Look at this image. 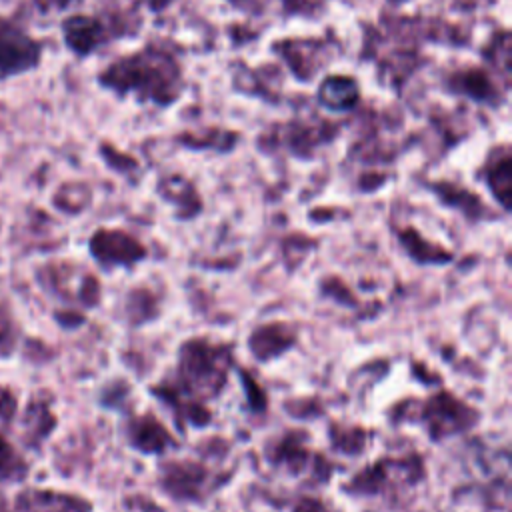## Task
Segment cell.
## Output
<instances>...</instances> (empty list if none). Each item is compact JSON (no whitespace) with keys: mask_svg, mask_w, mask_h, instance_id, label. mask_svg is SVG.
Masks as SVG:
<instances>
[{"mask_svg":"<svg viewBox=\"0 0 512 512\" xmlns=\"http://www.w3.org/2000/svg\"><path fill=\"white\" fill-rule=\"evenodd\" d=\"M100 82L118 94L136 92L146 100L168 106L180 94L182 70L172 52L150 44L112 62L100 74Z\"/></svg>","mask_w":512,"mask_h":512,"instance_id":"1","label":"cell"},{"mask_svg":"<svg viewBox=\"0 0 512 512\" xmlns=\"http://www.w3.org/2000/svg\"><path fill=\"white\" fill-rule=\"evenodd\" d=\"M228 346L212 344L208 340H188L180 348L178 380L196 398H214L226 384L230 368Z\"/></svg>","mask_w":512,"mask_h":512,"instance_id":"2","label":"cell"},{"mask_svg":"<svg viewBox=\"0 0 512 512\" xmlns=\"http://www.w3.org/2000/svg\"><path fill=\"white\" fill-rule=\"evenodd\" d=\"M476 418L478 414L450 392H438L422 406V420L426 422L428 434L434 440L468 430L474 426Z\"/></svg>","mask_w":512,"mask_h":512,"instance_id":"3","label":"cell"},{"mask_svg":"<svg viewBox=\"0 0 512 512\" xmlns=\"http://www.w3.org/2000/svg\"><path fill=\"white\" fill-rule=\"evenodd\" d=\"M210 484V470L194 460H174L162 466V486L176 500H200Z\"/></svg>","mask_w":512,"mask_h":512,"instance_id":"4","label":"cell"},{"mask_svg":"<svg viewBox=\"0 0 512 512\" xmlns=\"http://www.w3.org/2000/svg\"><path fill=\"white\" fill-rule=\"evenodd\" d=\"M90 252L102 266H128L146 256L144 246L122 230H98L90 238Z\"/></svg>","mask_w":512,"mask_h":512,"instance_id":"5","label":"cell"},{"mask_svg":"<svg viewBox=\"0 0 512 512\" xmlns=\"http://www.w3.org/2000/svg\"><path fill=\"white\" fill-rule=\"evenodd\" d=\"M16 508L18 512H90V504L82 498L36 488L20 492Z\"/></svg>","mask_w":512,"mask_h":512,"instance_id":"6","label":"cell"},{"mask_svg":"<svg viewBox=\"0 0 512 512\" xmlns=\"http://www.w3.org/2000/svg\"><path fill=\"white\" fill-rule=\"evenodd\" d=\"M64 36L74 52L88 54L110 38V30L94 16L76 14L64 22Z\"/></svg>","mask_w":512,"mask_h":512,"instance_id":"7","label":"cell"},{"mask_svg":"<svg viewBox=\"0 0 512 512\" xmlns=\"http://www.w3.org/2000/svg\"><path fill=\"white\" fill-rule=\"evenodd\" d=\"M276 52H280L284 60L290 64L292 72L306 82L316 74L318 68L324 66V58H318V54L322 56L324 52L318 40H284L278 44Z\"/></svg>","mask_w":512,"mask_h":512,"instance_id":"8","label":"cell"},{"mask_svg":"<svg viewBox=\"0 0 512 512\" xmlns=\"http://www.w3.org/2000/svg\"><path fill=\"white\" fill-rule=\"evenodd\" d=\"M128 440L136 450L146 452V454H152V452L162 454L174 444L170 434L166 432V428L152 414L136 416L130 420Z\"/></svg>","mask_w":512,"mask_h":512,"instance_id":"9","label":"cell"},{"mask_svg":"<svg viewBox=\"0 0 512 512\" xmlns=\"http://www.w3.org/2000/svg\"><path fill=\"white\" fill-rule=\"evenodd\" d=\"M484 180L504 210L510 208L512 194V158L508 146L490 152L484 164Z\"/></svg>","mask_w":512,"mask_h":512,"instance_id":"10","label":"cell"},{"mask_svg":"<svg viewBox=\"0 0 512 512\" xmlns=\"http://www.w3.org/2000/svg\"><path fill=\"white\" fill-rule=\"evenodd\" d=\"M448 86L456 94H464L476 102L496 104L498 86L484 68H464L450 76Z\"/></svg>","mask_w":512,"mask_h":512,"instance_id":"11","label":"cell"},{"mask_svg":"<svg viewBox=\"0 0 512 512\" xmlns=\"http://www.w3.org/2000/svg\"><path fill=\"white\" fill-rule=\"evenodd\" d=\"M294 342V332L286 324H266L252 332L248 346L250 352L260 360L266 362L268 358L280 356L286 348H290Z\"/></svg>","mask_w":512,"mask_h":512,"instance_id":"12","label":"cell"},{"mask_svg":"<svg viewBox=\"0 0 512 512\" xmlns=\"http://www.w3.org/2000/svg\"><path fill=\"white\" fill-rule=\"evenodd\" d=\"M38 60V46L22 36L0 34V78L20 72Z\"/></svg>","mask_w":512,"mask_h":512,"instance_id":"13","label":"cell"},{"mask_svg":"<svg viewBox=\"0 0 512 512\" xmlns=\"http://www.w3.org/2000/svg\"><path fill=\"white\" fill-rule=\"evenodd\" d=\"M360 98L358 82L350 76H328L318 88V100L324 108L346 112L356 106Z\"/></svg>","mask_w":512,"mask_h":512,"instance_id":"14","label":"cell"},{"mask_svg":"<svg viewBox=\"0 0 512 512\" xmlns=\"http://www.w3.org/2000/svg\"><path fill=\"white\" fill-rule=\"evenodd\" d=\"M26 474L24 462L14 448L0 436V482H16Z\"/></svg>","mask_w":512,"mask_h":512,"instance_id":"15","label":"cell"},{"mask_svg":"<svg viewBox=\"0 0 512 512\" xmlns=\"http://www.w3.org/2000/svg\"><path fill=\"white\" fill-rule=\"evenodd\" d=\"M400 238H402V244L406 246V250L410 252V256L414 260L424 262V260H448L450 258V254L436 252L434 246L430 248L426 242H422V236L416 230H404L400 234Z\"/></svg>","mask_w":512,"mask_h":512,"instance_id":"16","label":"cell"},{"mask_svg":"<svg viewBox=\"0 0 512 512\" xmlns=\"http://www.w3.org/2000/svg\"><path fill=\"white\" fill-rule=\"evenodd\" d=\"M28 438H42L52 428V416L44 404H32L26 414Z\"/></svg>","mask_w":512,"mask_h":512,"instance_id":"17","label":"cell"},{"mask_svg":"<svg viewBox=\"0 0 512 512\" xmlns=\"http://www.w3.org/2000/svg\"><path fill=\"white\" fill-rule=\"evenodd\" d=\"M16 346V326L8 308L0 302V356H8Z\"/></svg>","mask_w":512,"mask_h":512,"instance_id":"18","label":"cell"},{"mask_svg":"<svg viewBox=\"0 0 512 512\" xmlns=\"http://www.w3.org/2000/svg\"><path fill=\"white\" fill-rule=\"evenodd\" d=\"M14 410H16V400L10 394V390H0V420L10 422V418L14 416Z\"/></svg>","mask_w":512,"mask_h":512,"instance_id":"19","label":"cell"},{"mask_svg":"<svg viewBox=\"0 0 512 512\" xmlns=\"http://www.w3.org/2000/svg\"><path fill=\"white\" fill-rule=\"evenodd\" d=\"M294 512H326L320 500H312V498H304L298 502V506L294 508Z\"/></svg>","mask_w":512,"mask_h":512,"instance_id":"20","label":"cell"},{"mask_svg":"<svg viewBox=\"0 0 512 512\" xmlns=\"http://www.w3.org/2000/svg\"><path fill=\"white\" fill-rule=\"evenodd\" d=\"M70 2H72V0H38V4H40L42 8H56V10L66 8Z\"/></svg>","mask_w":512,"mask_h":512,"instance_id":"21","label":"cell"},{"mask_svg":"<svg viewBox=\"0 0 512 512\" xmlns=\"http://www.w3.org/2000/svg\"><path fill=\"white\" fill-rule=\"evenodd\" d=\"M170 2H172V0H150V8H152V10H162V8H166Z\"/></svg>","mask_w":512,"mask_h":512,"instance_id":"22","label":"cell"},{"mask_svg":"<svg viewBox=\"0 0 512 512\" xmlns=\"http://www.w3.org/2000/svg\"><path fill=\"white\" fill-rule=\"evenodd\" d=\"M390 2H402V0H390Z\"/></svg>","mask_w":512,"mask_h":512,"instance_id":"23","label":"cell"}]
</instances>
